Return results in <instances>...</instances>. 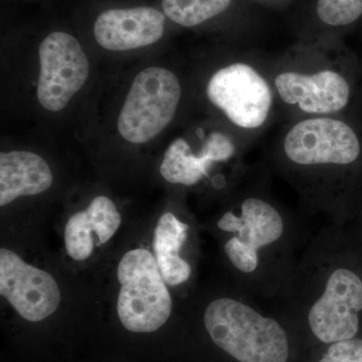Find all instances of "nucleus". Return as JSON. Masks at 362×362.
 <instances>
[{
  "label": "nucleus",
  "mask_w": 362,
  "mask_h": 362,
  "mask_svg": "<svg viewBox=\"0 0 362 362\" xmlns=\"http://www.w3.org/2000/svg\"><path fill=\"white\" fill-rule=\"evenodd\" d=\"M238 288L273 301L296 266L303 226L272 194L264 168H247L243 187L214 223Z\"/></svg>",
  "instance_id": "2"
},
{
  "label": "nucleus",
  "mask_w": 362,
  "mask_h": 362,
  "mask_svg": "<svg viewBox=\"0 0 362 362\" xmlns=\"http://www.w3.org/2000/svg\"><path fill=\"white\" fill-rule=\"evenodd\" d=\"M357 250L342 226L321 228L272 301L276 314L324 346L356 337L362 318V257Z\"/></svg>",
  "instance_id": "1"
},
{
  "label": "nucleus",
  "mask_w": 362,
  "mask_h": 362,
  "mask_svg": "<svg viewBox=\"0 0 362 362\" xmlns=\"http://www.w3.org/2000/svg\"><path fill=\"white\" fill-rule=\"evenodd\" d=\"M39 56L37 99L47 110H63L87 81V56L80 42L63 32L47 35L40 45Z\"/></svg>",
  "instance_id": "9"
},
{
  "label": "nucleus",
  "mask_w": 362,
  "mask_h": 362,
  "mask_svg": "<svg viewBox=\"0 0 362 362\" xmlns=\"http://www.w3.org/2000/svg\"><path fill=\"white\" fill-rule=\"evenodd\" d=\"M202 323L211 342L235 362H290L291 331L277 314L262 310L256 299L238 288L211 298Z\"/></svg>",
  "instance_id": "4"
},
{
  "label": "nucleus",
  "mask_w": 362,
  "mask_h": 362,
  "mask_svg": "<svg viewBox=\"0 0 362 362\" xmlns=\"http://www.w3.org/2000/svg\"><path fill=\"white\" fill-rule=\"evenodd\" d=\"M361 157L358 136L333 116L296 121L271 152L276 170L308 211L340 226L352 211L349 173Z\"/></svg>",
  "instance_id": "3"
},
{
  "label": "nucleus",
  "mask_w": 362,
  "mask_h": 362,
  "mask_svg": "<svg viewBox=\"0 0 362 362\" xmlns=\"http://www.w3.org/2000/svg\"><path fill=\"white\" fill-rule=\"evenodd\" d=\"M84 211L90 232L97 235V246L106 244L120 228L121 214L109 197H97Z\"/></svg>",
  "instance_id": "16"
},
{
  "label": "nucleus",
  "mask_w": 362,
  "mask_h": 362,
  "mask_svg": "<svg viewBox=\"0 0 362 362\" xmlns=\"http://www.w3.org/2000/svg\"><path fill=\"white\" fill-rule=\"evenodd\" d=\"M65 243L66 252L76 261H85L94 251L96 242L88 225L84 211L71 216L66 223Z\"/></svg>",
  "instance_id": "17"
},
{
  "label": "nucleus",
  "mask_w": 362,
  "mask_h": 362,
  "mask_svg": "<svg viewBox=\"0 0 362 362\" xmlns=\"http://www.w3.org/2000/svg\"><path fill=\"white\" fill-rule=\"evenodd\" d=\"M180 98V80L173 71L162 68L140 71L118 117L119 133L134 144L148 142L173 120Z\"/></svg>",
  "instance_id": "7"
},
{
  "label": "nucleus",
  "mask_w": 362,
  "mask_h": 362,
  "mask_svg": "<svg viewBox=\"0 0 362 362\" xmlns=\"http://www.w3.org/2000/svg\"><path fill=\"white\" fill-rule=\"evenodd\" d=\"M52 185V173L47 162L28 151L0 154V206L21 197L47 192Z\"/></svg>",
  "instance_id": "14"
},
{
  "label": "nucleus",
  "mask_w": 362,
  "mask_h": 362,
  "mask_svg": "<svg viewBox=\"0 0 362 362\" xmlns=\"http://www.w3.org/2000/svg\"><path fill=\"white\" fill-rule=\"evenodd\" d=\"M206 96L235 127L252 132L263 128L270 119L276 93L271 81L257 66L235 62L211 76Z\"/></svg>",
  "instance_id": "6"
},
{
  "label": "nucleus",
  "mask_w": 362,
  "mask_h": 362,
  "mask_svg": "<svg viewBox=\"0 0 362 362\" xmlns=\"http://www.w3.org/2000/svg\"><path fill=\"white\" fill-rule=\"evenodd\" d=\"M237 157V143L220 131L202 137L201 149L197 152L192 151L185 138H176L164 153L160 175L173 185L194 187L209 177L214 164L228 163Z\"/></svg>",
  "instance_id": "11"
},
{
  "label": "nucleus",
  "mask_w": 362,
  "mask_h": 362,
  "mask_svg": "<svg viewBox=\"0 0 362 362\" xmlns=\"http://www.w3.org/2000/svg\"><path fill=\"white\" fill-rule=\"evenodd\" d=\"M316 13L325 25H351L362 16V0H317Z\"/></svg>",
  "instance_id": "18"
},
{
  "label": "nucleus",
  "mask_w": 362,
  "mask_h": 362,
  "mask_svg": "<svg viewBox=\"0 0 362 362\" xmlns=\"http://www.w3.org/2000/svg\"><path fill=\"white\" fill-rule=\"evenodd\" d=\"M190 233L189 223L170 211L162 214L154 230V258L166 284L173 287L187 284L194 275L192 263L183 256Z\"/></svg>",
  "instance_id": "13"
},
{
  "label": "nucleus",
  "mask_w": 362,
  "mask_h": 362,
  "mask_svg": "<svg viewBox=\"0 0 362 362\" xmlns=\"http://www.w3.org/2000/svg\"><path fill=\"white\" fill-rule=\"evenodd\" d=\"M0 294L30 322L51 316L61 303V292L51 274L28 265L8 249L0 250Z\"/></svg>",
  "instance_id": "10"
},
{
  "label": "nucleus",
  "mask_w": 362,
  "mask_h": 362,
  "mask_svg": "<svg viewBox=\"0 0 362 362\" xmlns=\"http://www.w3.org/2000/svg\"><path fill=\"white\" fill-rule=\"evenodd\" d=\"M271 82L282 103L307 117L334 115L351 94L346 78L329 64L281 66Z\"/></svg>",
  "instance_id": "8"
},
{
  "label": "nucleus",
  "mask_w": 362,
  "mask_h": 362,
  "mask_svg": "<svg viewBox=\"0 0 362 362\" xmlns=\"http://www.w3.org/2000/svg\"><path fill=\"white\" fill-rule=\"evenodd\" d=\"M315 362H362V339L351 338L326 345Z\"/></svg>",
  "instance_id": "19"
},
{
  "label": "nucleus",
  "mask_w": 362,
  "mask_h": 362,
  "mask_svg": "<svg viewBox=\"0 0 362 362\" xmlns=\"http://www.w3.org/2000/svg\"><path fill=\"white\" fill-rule=\"evenodd\" d=\"M165 16L152 7L109 9L98 16L94 35L109 51H129L158 42L164 33Z\"/></svg>",
  "instance_id": "12"
},
{
  "label": "nucleus",
  "mask_w": 362,
  "mask_h": 362,
  "mask_svg": "<svg viewBox=\"0 0 362 362\" xmlns=\"http://www.w3.org/2000/svg\"><path fill=\"white\" fill-rule=\"evenodd\" d=\"M233 0H162L163 13L185 28L202 25L225 13Z\"/></svg>",
  "instance_id": "15"
},
{
  "label": "nucleus",
  "mask_w": 362,
  "mask_h": 362,
  "mask_svg": "<svg viewBox=\"0 0 362 362\" xmlns=\"http://www.w3.org/2000/svg\"><path fill=\"white\" fill-rule=\"evenodd\" d=\"M119 319L131 332L158 330L173 313V302L153 255L145 249L126 252L119 263Z\"/></svg>",
  "instance_id": "5"
}]
</instances>
